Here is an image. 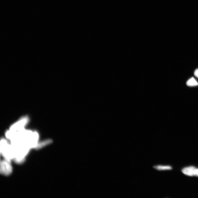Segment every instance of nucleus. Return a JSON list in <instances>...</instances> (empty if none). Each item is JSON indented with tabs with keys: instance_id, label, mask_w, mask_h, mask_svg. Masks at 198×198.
Returning <instances> with one entry per match:
<instances>
[{
	"instance_id": "0eeeda50",
	"label": "nucleus",
	"mask_w": 198,
	"mask_h": 198,
	"mask_svg": "<svg viewBox=\"0 0 198 198\" xmlns=\"http://www.w3.org/2000/svg\"><path fill=\"white\" fill-rule=\"evenodd\" d=\"M187 85L189 86H194L198 85V83L194 78L189 79L187 82Z\"/></svg>"
},
{
	"instance_id": "20e7f679",
	"label": "nucleus",
	"mask_w": 198,
	"mask_h": 198,
	"mask_svg": "<svg viewBox=\"0 0 198 198\" xmlns=\"http://www.w3.org/2000/svg\"><path fill=\"white\" fill-rule=\"evenodd\" d=\"M195 167L193 166H190L186 167L182 170V172L188 176L192 177L194 176V173Z\"/></svg>"
},
{
	"instance_id": "6e6552de",
	"label": "nucleus",
	"mask_w": 198,
	"mask_h": 198,
	"mask_svg": "<svg viewBox=\"0 0 198 198\" xmlns=\"http://www.w3.org/2000/svg\"><path fill=\"white\" fill-rule=\"evenodd\" d=\"M194 175L195 177H198V168L196 169L195 170L194 173Z\"/></svg>"
},
{
	"instance_id": "f03ea898",
	"label": "nucleus",
	"mask_w": 198,
	"mask_h": 198,
	"mask_svg": "<svg viewBox=\"0 0 198 198\" xmlns=\"http://www.w3.org/2000/svg\"><path fill=\"white\" fill-rule=\"evenodd\" d=\"M28 119L27 117H24L10 127V130L13 131H18L24 129V127L27 124Z\"/></svg>"
},
{
	"instance_id": "f257e3e1",
	"label": "nucleus",
	"mask_w": 198,
	"mask_h": 198,
	"mask_svg": "<svg viewBox=\"0 0 198 198\" xmlns=\"http://www.w3.org/2000/svg\"><path fill=\"white\" fill-rule=\"evenodd\" d=\"M1 152L6 160L10 161L11 159H14V153L12 145L5 139H2L1 140Z\"/></svg>"
},
{
	"instance_id": "1a4fd4ad",
	"label": "nucleus",
	"mask_w": 198,
	"mask_h": 198,
	"mask_svg": "<svg viewBox=\"0 0 198 198\" xmlns=\"http://www.w3.org/2000/svg\"><path fill=\"white\" fill-rule=\"evenodd\" d=\"M194 75L196 77L198 78V69L195 70L194 72Z\"/></svg>"
},
{
	"instance_id": "7ed1b4c3",
	"label": "nucleus",
	"mask_w": 198,
	"mask_h": 198,
	"mask_svg": "<svg viewBox=\"0 0 198 198\" xmlns=\"http://www.w3.org/2000/svg\"><path fill=\"white\" fill-rule=\"evenodd\" d=\"M10 162L6 159L1 161L0 171L1 174L8 175L11 174L12 168Z\"/></svg>"
},
{
	"instance_id": "423d86ee",
	"label": "nucleus",
	"mask_w": 198,
	"mask_h": 198,
	"mask_svg": "<svg viewBox=\"0 0 198 198\" xmlns=\"http://www.w3.org/2000/svg\"><path fill=\"white\" fill-rule=\"evenodd\" d=\"M153 168L158 170H171L172 167L169 166L156 165L153 166Z\"/></svg>"
},
{
	"instance_id": "39448f33",
	"label": "nucleus",
	"mask_w": 198,
	"mask_h": 198,
	"mask_svg": "<svg viewBox=\"0 0 198 198\" xmlns=\"http://www.w3.org/2000/svg\"><path fill=\"white\" fill-rule=\"evenodd\" d=\"M52 142V141L51 140H48L40 143H38L37 146L35 148L38 149L42 148L46 145Z\"/></svg>"
}]
</instances>
